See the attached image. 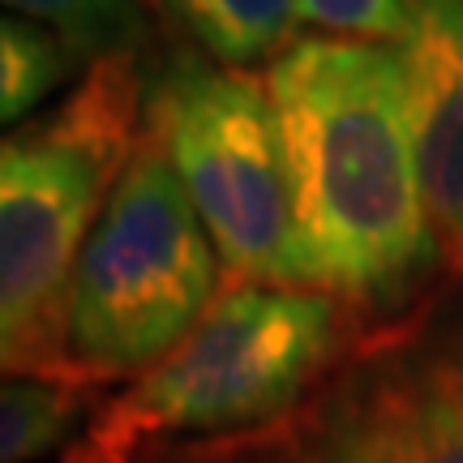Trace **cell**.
Here are the masks:
<instances>
[{
	"label": "cell",
	"mask_w": 463,
	"mask_h": 463,
	"mask_svg": "<svg viewBox=\"0 0 463 463\" xmlns=\"http://www.w3.org/2000/svg\"><path fill=\"white\" fill-rule=\"evenodd\" d=\"M279 112L305 288L399 309L442 266L416 176L403 56L386 43L297 39L266 69Z\"/></svg>",
	"instance_id": "6da1fadb"
},
{
	"label": "cell",
	"mask_w": 463,
	"mask_h": 463,
	"mask_svg": "<svg viewBox=\"0 0 463 463\" xmlns=\"http://www.w3.org/2000/svg\"><path fill=\"white\" fill-rule=\"evenodd\" d=\"M142 99L133 52L116 48L65 103L0 137V382H82L69 364V283L142 137Z\"/></svg>",
	"instance_id": "7a4b0ae2"
},
{
	"label": "cell",
	"mask_w": 463,
	"mask_h": 463,
	"mask_svg": "<svg viewBox=\"0 0 463 463\" xmlns=\"http://www.w3.org/2000/svg\"><path fill=\"white\" fill-rule=\"evenodd\" d=\"M356 331L361 309L339 297L232 279L164 361L99 408L65 463H133L155 447L262 430L361 344Z\"/></svg>",
	"instance_id": "3957f363"
},
{
	"label": "cell",
	"mask_w": 463,
	"mask_h": 463,
	"mask_svg": "<svg viewBox=\"0 0 463 463\" xmlns=\"http://www.w3.org/2000/svg\"><path fill=\"white\" fill-rule=\"evenodd\" d=\"M133 463H463V279L361 339L279 420Z\"/></svg>",
	"instance_id": "277c9868"
},
{
	"label": "cell",
	"mask_w": 463,
	"mask_h": 463,
	"mask_svg": "<svg viewBox=\"0 0 463 463\" xmlns=\"http://www.w3.org/2000/svg\"><path fill=\"white\" fill-rule=\"evenodd\" d=\"M219 297V253L164 146L142 129L69 283V364L90 386L137 378Z\"/></svg>",
	"instance_id": "5b68a950"
},
{
	"label": "cell",
	"mask_w": 463,
	"mask_h": 463,
	"mask_svg": "<svg viewBox=\"0 0 463 463\" xmlns=\"http://www.w3.org/2000/svg\"><path fill=\"white\" fill-rule=\"evenodd\" d=\"M142 129L172 159L232 279L305 288L288 150L262 78L181 56L150 82Z\"/></svg>",
	"instance_id": "8992f818"
},
{
	"label": "cell",
	"mask_w": 463,
	"mask_h": 463,
	"mask_svg": "<svg viewBox=\"0 0 463 463\" xmlns=\"http://www.w3.org/2000/svg\"><path fill=\"white\" fill-rule=\"evenodd\" d=\"M399 56L425 215L442 262L463 279V0H420L416 34Z\"/></svg>",
	"instance_id": "52a82bcc"
},
{
	"label": "cell",
	"mask_w": 463,
	"mask_h": 463,
	"mask_svg": "<svg viewBox=\"0 0 463 463\" xmlns=\"http://www.w3.org/2000/svg\"><path fill=\"white\" fill-rule=\"evenodd\" d=\"M202 48L228 69H249L288 52L297 0H159Z\"/></svg>",
	"instance_id": "ba28073f"
},
{
	"label": "cell",
	"mask_w": 463,
	"mask_h": 463,
	"mask_svg": "<svg viewBox=\"0 0 463 463\" xmlns=\"http://www.w3.org/2000/svg\"><path fill=\"white\" fill-rule=\"evenodd\" d=\"M90 386L56 378L0 382V463H31L82 425Z\"/></svg>",
	"instance_id": "9c48e42d"
},
{
	"label": "cell",
	"mask_w": 463,
	"mask_h": 463,
	"mask_svg": "<svg viewBox=\"0 0 463 463\" xmlns=\"http://www.w3.org/2000/svg\"><path fill=\"white\" fill-rule=\"evenodd\" d=\"M82 56L39 22L0 14V129L31 116Z\"/></svg>",
	"instance_id": "30bf717a"
},
{
	"label": "cell",
	"mask_w": 463,
	"mask_h": 463,
	"mask_svg": "<svg viewBox=\"0 0 463 463\" xmlns=\"http://www.w3.org/2000/svg\"><path fill=\"white\" fill-rule=\"evenodd\" d=\"M0 9H14L26 22H43L61 34L82 61H99L116 48H129L133 0H0Z\"/></svg>",
	"instance_id": "8fae6325"
},
{
	"label": "cell",
	"mask_w": 463,
	"mask_h": 463,
	"mask_svg": "<svg viewBox=\"0 0 463 463\" xmlns=\"http://www.w3.org/2000/svg\"><path fill=\"white\" fill-rule=\"evenodd\" d=\"M297 17L356 43L403 48L416 34L420 0H297Z\"/></svg>",
	"instance_id": "7c38bea8"
}]
</instances>
